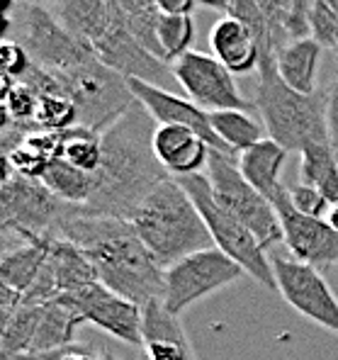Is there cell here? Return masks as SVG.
<instances>
[{"label": "cell", "mask_w": 338, "mask_h": 360, "mask_svg": "<svg viewBox=\"0 0 338 360\" xmlns=\"http://www.w3.org/2000/svg\"><path fill=\"white\" fill-rule=\"evenodd\" d=\"M0 360H15L13 358V353L5 348V343H3V338H0Z\"/></svg>", "instance_id": "obj_49"}, {"label": "cell", "mask_w": 338, "mask_h": 360, "mask_svg": "<svg viewBox=\"0 0 338 360\" xmlns=\"http://www.w3.org/2000/svg\"><path fill=\"white\" fill-rule=\"evenodd\" d=\"M171 68L188 100H193L207 112H216V110L253 112L256 110V105L239 90L234 73L212 54L190 49L178 61H173Z\"/></svg>", "instance_id": "obj_11"}, {"label": "cell", "mask_w": 338, "mask_h": 360, "mask_svg": "<svg viewBox=\"0 0 338 360\" xmlns=\"http://www.w3.org/2000/svg\"><path fill=\"white\" fill-rule=\"evenodd\" d=\"M39 316H41V307H32L20 302L13 309L8 326H5L3 336H0L5 348L13 353V358H20L32 351L37 329H39Z\"/></svg>", "instance_id": "obj_30"}, {"label": "cell", "mask_w": 338, "mask_h": 360, "mask_svg": "<svg viewBox=\"0 0 338 360\" xmlns=\"http://www.w3.org/2000/svg\"><path fill=\"white\" fill-rule=\"evenodd\" d=\"M10 314H13V309H0V336H3L5 326H8V321H10Z\"/></svg>", "instance_id": "obj_48"}, {"label": "cell", "mask_w": 338, "mask_h": 360, "mask_svg": "<svg viewBox=\"0 0 338 360\" xmlns=\"http://www.w3.org/2000/svg\"><path fill=\"white\" fill-rule=\"evenodd\" d=\"M66 210L68 205L61 202L41 180L13 173L0 183V221L25 239L51 236Z\"/></svg>", "instance_id": "obj_12"}, {"label": "cell", "mask_w": 338, "mask_h": 360, "mask_svg": "<svg viewBox=\"0 0 338 360\" xmlns=\"http://www.w3.org/2000/svg\"><path fill=\"white\" fill-rule=\"evenodd\" d=\"M110 13H112V10H110ZM91 46H93L95 56H98L105 66L117 71L126 81L134 78V81L151 83V86L163 88V90H171L173 86H178L171 63L158 59L146 46H141L139 41L129 34V30L124 27L122 20L115 13H112V25L108 27V32H105L100 39H95Z\"/></svg>", "instance_id": "obj_14"}, {"label": "cell", "mask_w": 338, "mask_h": 360, "mask_svg": "<svg viewBox=\"0 0 338 360\" xmlns=\"http://www.w3.org/2000/svg\"><path fill=\"white\" fill-rule=\"evenodd\" d=\"M18 41L37 66L46 71H68L95 56L93 46L71 34L44 5L25 3L20 13Z\"/></svg>", "instance_id": "obj_10"}, {"label": "cell", "mask_w": 338, "mask_h": 360, "mask_svg": "<svg viewBox=\"0 0 338 360\" xmlns=\"http://www.w3.org/2000/svg\"><path fill=\"white\" fill-rule=\"evenodd\" d=\"M244 275V268L231 261L216 246L190 253L183 261L166 268L163 304L168 311L181 316L197 302L212 297L219 290L234 285Z\"/></svg>", "instance_id": "obj_8"}, {"label": "cell", "mask_w": 338, "mask_h": 360, "mask_svg": "<svg viewBox=\"0 0 338 360\" xmlns=\"http://www.w3.org/2000/svg\"><path fill=\"white\" fill-rule=\"evenodd\" d=\"M39 180L66 205L83 207V205L91 200L93 176L81 171V168H76L73 163H68L66 158H61V156L49 158V163H46Z\"/></svg>", "instance_id": "obj_27"}, {"label": "cell", "mask_w": 338, "mask_h": 360, "mask_svg": "<svg viewBox=\"0 0 338 360\" xmlns=\"http://www.w3.org/2000/svg\"><path fill=\"white\" fill-rule=\"evenodd\" d=\"M278 212L282 226V243L290 256L309 266L326 270L338 266V231L331 229L324 219L302 214L290 200V188L282 190L271 200Z\"/></svg>", "instance_id": "obj_13"}, {"label": "cell", "mask_w": 338, "mask_h": 360, "mask_svg": "<svg viewBox=\"0 0 338 360\" xmlns=\"http://www.w3.org/2000/svg\"><path fill=\"white\" fill-rule=\"evenodd\" d=\"M81 324H86V321H83L78 309L66 297L49 302V304L41 307L39 329H37L30 353H44L73 346L76 343V331Z\"/></svg>", "instance_id": "obj_23"}, {"label": "cell", "mask_w": 338, "mask_h": 360, "mask_svg": "<svg viewBox=\"0 0 338 360\" xmlns=\"http://www.w3.org/2000/svg\"><path fill=\"white\" fill-rule=\"evenodd\" d=\"M131 226L163 270L190 253L214 246L197 205L178 178H166L131 214Z\"/></svg>", "instance_id": "obj_3"}, {"label": "cell", "mask_w": 338, "mask_h": 360, "mask_svg": "<svg viewBox=\"0 0 338 360\" xmlns=\"http://www.w3.org/2000/svg\"><path fill=\"white\" fill-rule=\"evenodd\" d=\"M290 200H292V205L302 212V214L316 217V219H324L326 210H329V205H331L319 190L311 188V185H304V183H297L290 188Z\"/></svg>", "instance_id": "obj_35"}, {"label": "cell", "mask_w": 338, "mask_h": 360, "mask_svg": "<svg viewBox=\"0 0 338 360\" xmlns=\"http://www.w3.org/2000/svg\"><path fill=\"white\" fill-rule=\"evenodd\" d=\"M46 268L54 275L56 288L61 295L76 292V290L86 288V285L98 283V273H95L91 258L73 243L59 239L51 234L49 243V256H46Z\"/></svg>", "instance_id": "obj_22"}, {"label": "cell", "mask_w": 338, "mask_h": 360, "mask_svg": "<svg viewBox=\"0 0 338 360\" xmlns=\"http://www.w3.org/2000/svg\"><path fill=\"white\" fill-rule=\"evenodd\" d=\"M212 56L219 59L231 73H251L261 66V41L241 20L221 18L209 34Z\"/></svg>", "instance_id": "obj_19"}, {"label": "cell", "mask_w": 338, "mask_h": 360, "mask_svg": "<svg viewBox=\"0 0 338 360\" xmlns=\"http://www.w3.org/2000/svg\"><path fill=\"white\" fill-rule=\"evenodd\" d=\"M20 292H15L3 278H0V309H15L20 304Z\"/></svg>", "instance_id": "obj_42"}, {"label": "cell", "mask_w": 338, "mask_h": 360, "mask_svg": "<svg viewBox=\"0 0 338 360\" xmlns=\"http://www.w3.org/2000/svg\"><path fill=\"white\" fill-rule=\"evenodd\" d=\"M56 18L71 34L93 44L112 25L108 0H59Z\"/></svg>", "instance_id": "obj_25"}, {"label": "cell", "mask_w": 338, "mask_h": 360, "mask_svg": "<svg viewBox=\"0 0 338 360\" xmlns=\"http://www.w3.org/2000/svg\"><path fill=\"white\" fill-rule=\"evenodd\" d=\"M334 59H336V66H338V44H336V49H334Z\"/></svg>", "instance_id": "obj_54"}, {"label": "cell", "mask_w": 338, "mask_h": 360, "mask_svg": "<svg viewBox=\"0 0 338 360\" xmlns=\"http://www.w3.org/2000/svg\"><path fill=\"white\" fill-rule=\"evenodd\" d=\"M311 37L324 49H336L338 44V0H311L309 10Z\"/></svg>", "instance_id": "obj_33"}, {"label": "cell", "mask_w": 338, "mask_h": 360, "mask_svg": "<svg viewBox=\"0 0 338 360\" xmlns=\"http://www.w3.org/2000/svg\"><path fill=\"white\" fill-rule=\"evenodd\" d=\"M54 76L59 78L63 93L76 108V124L88 127L98 134L110 129L136 103L129 81L105 66L98 56H91L88 61Z\"/></svg>", "instance_id": "obj_6"}, {"label": "cell", "mask_w": 338, "mask_h": 360, "mask_svg": "<svg viewBox=\"0 0 338 360\" xmlns=\"http://www.w3.org/2000/svg\"><path fill=\"white\" fill-rule=\"evenodd\" d=\"M156 120L136 100L100 136V166L91 173L93 193L83 210L91 214L131 219L144 198L171 178L154 151Z\"/></svg>", "instance_id": "obj_2"}, {"label": "cell", "mask_w": 338, "mask_h": 360, "mask_svg": "<svg viewBox=\"0 0 338 360\" xmlns=\"http://www.w3.org/2000/svg\"><path fill=\"white\" fill-rule=\"evenodd\" d=\"M15 360H98V356L88 346H66L56 348V351H44V353H25V356Z\"/></svg>", "instance_id": "obj_38"}, {"label": "cell", "mask_w": 338, "mask_h": 360, "mask_svg": "<svg viewBox=\"0 0 338 360\" xmlns=\"http://www.w3.org/2000/svg\"><path fill=\"white\" fill-rule=\"evenodd\" d=\"M54 236L78 246L91 258L98 283L110 292L139 307L163 300L166 270L154 261L129 219L91 214L83 207L68 205Z\"/></svg>", "instance_id": "obj_1"}, {"label": "cell", "mask_w": 338, "mask_h": 360, "mask_svg": "<svg viewBox=\"0 0 338 360\" xmlns=\"http://www.w3.org/2000/svg\"><path fill=\"white\" fill-rule=\"evenodd\" d=\"M285 161H287V151L268 136L248 151L239 153V168L244 178L268 200H273L285 188V183L280 180Z\"/></svg>", "instance_id": "obj_21"}, {"label": "cell", "mask_w": 338, "mask_h": 360, "mask_svg": "<svg viewBox=\"0 0 338 360\" xmlns=\"http://www.w3.org/2000/svg\"><path fill=\"white\" fill-rule=\"evenodd\" d=\"M141 348L146 360H197L183 319L168 311L163 300L149 302L144 307Z\"/></svg>", "instance_id": "obj_17"}, {"label": "cell", "mask_w": 338, "mask_h": 360, "mask_svg": "<svg viewBox=\"0 0 338 360\" xmlns=\"http://www.w3.org/2000/svg\"><path fill=\"white\" fill-rule=\"evenodd\" d=\"M154 5L161 15H193L197 3L195 0H154Z\"/></svg>", "instance_id": "obj_40"}, {"label": "cell", "mask_w": 338, "mask_h": 360, "mask_svg": "<svg viewBox=\"0 0 338 360\" xmlns=\"http://www.w3.org/2000/svg\"><path fill=\"white\" fill-rule=\"evenodd\" d=\"M129 88H131V93H134V98L146 108V112L156 120V124L188 127V129H193L195 134L202 136V139L207 141L209 149L221 151V153H234L229 146L221 144V139L214 134L207 110L195 105L193 100L181 98V95L171 93V90L156 88V86H151V83L134 81V78L129 81Z\"/></svg>", "instance_id": "obj_16"}, {"label": "cell", "mask_w": 338, "mask_h": 360, "mask_svg": "<svg viewBox=\"0 0 338 360\" xmlns=\"http://www.w3.org/2000/svg\"><path fill=\"white\" fill-rule=\"evenodd\" d=\"M299 183L316 188L329 202H338V156L331 141L311 144L299 153Z\"/></svg>", "instance_id": "obj_26"}, {"label": "cell", "mask_w": 338, "mask_h": 360, "mask_svg": "<svg viewBox=\"0 0 338 360\" xmlns=\"http://www.w3.org/2000/svg\"><path fill=\"white\" fill-rule=\"evenodd\" d=\"M195 37L193 15H161L158 18V44L163 61H178L185 51H190Z\"/></svg>", "instance_id": "obj_31"}, {"label": "cell", "mask_w": 338, "mask_h": 360, "mask_svg": "<svg viewBox=\"0 0 338 360\" xmlns=\"http://www.w3.org/2000/svg\"><path fill=\"white\" fill-rule=\"evenodd\" d=\"M324 221L331 226V229H336V231H338V202H331V205H329V210H326Z\"/></svg>", "instance_id": "obj_47"}, {"label": "cell", "mask_w": 338, "mask_h": 360, "mask_svg": "<svg viewBox=\"0 0 338 360\" xmlns=\"http://www.w3.org/2000/svg\"><path fill=\"white\" fill-rule=\"evenodd\" d=\"M141 360H146V358H144V356H141Z\"/></svg>", "instance_id": "obj_55"}, {"label": "cell", "mask_w": 338, "mask_h": 360, "mask_svg": "<svg viewBox=\"0 0 338 360\" xmlns=\"http://www.w3.org/2000/svg\"><path fill=\"white\" fill-rule=\"evenodd\" d=\"M71 302L83 316V321H91L100 331L110 333L117 341L129 346H141V326H144V307L110 292L105 285L93 283L76 292L61 295Z\"/></svg>", "instance_id": "obj_15"}, {"label": "cell", "mask_w": 338, "mask_h": 360, "mask_svg": "<svg viewBox=\"0 0 338 360\" xmlns=\"http://www.w3.org/2000/svg\"><path fill=\"white\" fill-rule=\"evenodd\" d=\"M326 129H329V141L338 156V71L326 88Z\"/></svg>", "instance_id": "obj_39"}, {"label": "cell", "mask_w": 338, "mask_h": 360, "mask_svg": "<svg viewBox=\"0 0 338 360\" xmlns=\"http://www.w3.org/2000/svg\"><path fill=\"white\" fill-rule=\"evenodd\" d=\"M46 163H49V158H44L41 153H37L25 144H20L18 149L10 151V166H13V173H18V176L39 180Z\"/></svg>", "instance_id": "obj_36"}, {"label": "cell", "mask_w": 338, "mask_h": 360, "mask_svg": "<svg viewBox=\"0 0 338 360\" xmlns=\"http://www.w3.org/2000/svg\"><path fill=\"white\" fill-rule=\"evenodd\" d=\"M27 5H49V3H59V0H25Z\"/></svg>", "instance_id": "obj_52"}, {"label": "cell", "mask_w": 338, "mask_h": 360, "mask_svg": "<svg viewBox=\"0 0 338 360\" xmlns=\"http://www.w3.org/2000/svg\"><path fill=\"white\" fill-rule=\"evenodd\" d=\"M5 103H8L10 115H13V120L18 122V124H34L39 95H37L32 88H27L25 83L15 81V86H13V90H10V95H8Z\"/></svg>", "instance_id": "obj_34"}, {"label": "cell", "mask_w": 338, "mask_h": 360, "mask_svg": "<svg viewBox=\"0 0 338 360\" xmlns=\"http://www.w3.org/2000/svg\"><path fill=\"white\" fill-rule=\"evenodd\" d=\"M10 27V20L5 18V13H0V39H3V34H5V30Z\"/></svg>", "instance_id": "obj_50"}, {"label": "cell", "mask_w": 338, "mask_h": 360, "mask_svg": "<svg viewBox=\"0 0 338 360\" xmlns=\"http://www.w3.org/2000/svg\"><path fill=\"white\" fill-rule=\"evenodd\" d=\"M25 241L27 239H25L22 234H18V231L10 229L5 221H0V261H3L13 248H18L20 243H25Z\"/></svg>", "instance_id": "obj_41"}, {"label": "cell", "mask_w": 338, "mask_h": 360, "mask_svg": "<svg viewBox=\"0 0 338 360\" xmlns=\"http://www.w3.org/2000/svg\"><path fill=\"white\" fill-rule=\"evenodd\" d=\"M178 180H181V185L188 190L193 202L197 205L214 246L219 248L221 253H226L234 263H239V266L244 268V273L251 275L258 285L278 292L275 273H273L268 248L253 236V231L248 229V226L241 224L234 214H229V212L216 202L207 176H204V173H195V176H185Z\"/></svg>", "instance_id": "obj_5"}, {"label": "cell", "mask_w": 338, "mask_h": 360, "mask_svg": "<svg viewBox=\"0 0 338 360\" xmlns=\"http://www.w3.org/2000/svg\"><path fill=\"white\" fill-rule=\"evenodd\" d=\"M32 59L27 56V51L22 49L20 41L13 39H0V71L13 76L18 81L25 71L30 68Z\"/></svg>", "instance_id": "obj_37"}, {"label": "cell", "mask_w": 338, "mask_h": 360, "mask_svg": "<svg viewBox=\"0 0 338 360\" xmlns=\"http://www.w3.org/2000/svg\"><path fill=\"white\" fill-rule=\"evenodd\" d=\"M207 180L212 185L214 200L229 214H234L244 226L253 231L258 241L271 251L275 243H282V226L278 212L268 198H263L256 188L244 178L239 168V156L234 153L209 151Z\"/></svg>", "instance_id": "obj_7"}, {"label": "cell", "mask_w": 338, "mask_h": 360, "mask_svg": "<svg viewBox=\"0 0 338 360\" xmlns=\"http://www.w3.org/2000/svg\"><path fill=\"white\" fill-rule=\"evenodd\" d=\"M49 243H51V236H44V239H27L25 243H20L18 248H13V251L0 261V278H3L15 292H20V297L32 288L37 275L44 268L46 256H49Z\"/></svg>", "instance_id": "obj_24"}, {"label": "cell", "mask_w": 338, "mask_h": 360, "mask_svg": "<svg viewBox=\"0 0 338 360\" xmlns=\"http://www.w3.org/2000/svg\"><path fill=\"white\" fill-rule=\"evenodd\" d=\"M34 124L39 129H51V131H61L73 127L76 124V108H73L71 98L61 93L39 95Z\"/></svg>", "instance_id": "obj_32"}, {"label": "cell", "mask_w": 338, "mask_h": 360, "mask_svg": "<svg viewBox=\"0 0 338 360\" xmlns=\"http://www.w3.org/2000/svg\"><path fill=\"white\" fill-rule=\"evenodd\" d=\"M13 86H15V78L0 71V100H8V95H10V90H13Z\"/></svg>", "instance_id": "obj_45"}, {"label": "cell", "mask_w": 338, "mask_h": 360, "mask_svg": "<svg viewBox=\"0 0 338 360\" xmlns=\"http://www.w3.org/2000/svg\"><path fill=\"white\" fill-rule=\"evenodd\" d=\"M278 292L297 314L338 336V295L319 268L297 261L290 253H271Z\"/></svg>", "instance_id": "obj_9"}, {"label": "cell", "mask_w": 338, "mask_h": 360, "mask_svg": "<svg viewBox=\"0 0 338 360\" xmlns=\"http://www.w3.org/2000/svg\"><path fill=\"white\" fill-rule=\"evenodd\" d=\"M10 176H13V166H10V151L0 144V183H5Z\"/></svg>", "instance_id": "obj_44"}, {"label": "cell", "mask_w": 338, "mask_h": 360, "mask_svg": "<svg viewBox=\"0 0 338 360\" xmlns=\"http://www.w3.org/2000/svg\"><path fill=\"white\" fill-rule=\"evenodd\" d=\"M10 5H13V0H0V13H5Z\"/></svg>", "instance_id": "obj_53"}, {"label": "cell", "mask_w": 338, "mask_h": 360, "mask_svg": "<svg viewBox=\"0 0 338 360\" xmlns=\"http://www.w3.org/2000/svg\"><path fill=\"white\" fill-rule=\"evenodd\" d=\"M195 3L204 5V8H212V10H221V13H229L231 0H195Z\"/></svg>", "instance_id": "obj_46"}, {"label": "cell", "mask_w": 338, "mask_h": 360, "mask_svg": "<svg viewBox=\"0 0 338 360\" xmlns=\"http://www.w3.org/2000/svg\"><path fill=\"white\" fill-rule=\"evenodd\" d=\"M98 360H119L115 353H110V351H103V353H98Z\"/></svg>", "instance_id": "obj_51"}, {"label": "cell", "mask_w": 338, "mask_h": 360, "mask_svg": "<svg viewBox=\"0 0 338 360\" xmlns=\"http://www.w3.org/2000/svg\"><path fill=\"white\" fill-rule=\"evenodd\" d=\"M209 122L221 144L229 146L234 153H244L266 139L263 124L244 110H216V112H209Z\"/></svg>", "instance_id": "obj_28"}, {"label": "cell", "mask_w": 338, "mask_h": 360, "mask_svg": "<svg viewBox=\"0 0 338 360\" xmlns=\"http://www.w3.org/2000/svg\"><path fill=\"white\" fill-rule=\"evenodd\" d=\"M154 151L161 166L173 178L202 173L209 163V144L188 127L158 124L154 131Z\"/></svg>", "instance_id": "obj_18"}, {"label": "cell", "mask_w": 338, "mask_h": 360, "mask_svg": "<svg viewBox=\"0 0 338 360\" xmlns=\"http://www.w3.org/2000/svg\"><path fill=\"white\" fill-rule=\"evenodd\" d=\"M100 136L98 131L88 129V127L73 124L68 129H61V151L59 156L66 158L68 163H73L76 168L86 173H93L100 166Z\"/></svg>", "instance_id": "obj_29"}, {"label": "cell", "mask_w": 338, "mask_h": 360, "mask_svg": "<svg viewBox=\"0 0 338 360\" xmlns=\"http://www.w3.org/2000/svg\"><path fill=\"white\" fill-rule=\"evenodd\" d=\"M256 88V112L266 124L268 139L278 141L285 151L302 153L311 144L329 141L326 129V90L314 95L297 93L280 78L275 56L261 54Z\"/></svg>", "instance_id": "obj_4"}, {"label": "cell", "mask_w": 338, "mask_h": 360, "mask_svg": "<svg viewBox=\"0 0 338 360\" xmlns=\"http://www.w3.org/2000/svg\"><path fill=\"white\" fill-rule=\"evenodd\" d=\"M15 124H18V122H15L13 115H10L8 103H5V100H0V136L10 134V131L15 129Z\"/></svg>", "instance_id": "obj_43"}, {"label": "cell", "mask_w": 338, "mask_h": 360, "mask_svg": "<svg viewBox=\"0 0 338 360\" xmlns=\"http://www.w3.org/2000/svg\"><path fill=\"white\" fill-rule=\"evenodd\" d=\"M324 46L314 39V37H304V39L287 41L275 51V68L285 83L292 90L304 95L319 93L316 88V76H319V63Z\"/></svg>", "instance_id": "obj_20"}]
</instances>
